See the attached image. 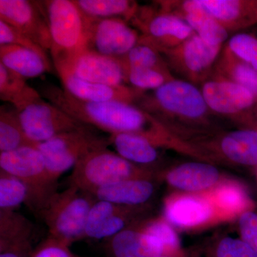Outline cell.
<instances>
[{"instance_id": "6", "label": "cell", "mask_w": 257, "mask_h": 257, "mask_svg": "<svg viewBox=\"0 0 257 257\" xmlns=\"http://www.w3.org/2000/svg\"><path fill=\"white\" fill-rule=\"evenodd\" d=\"M0 170L15 176L28 187L26 205L39 217L50 199L58 192V180L50 175L37 147L0 152Z\"/></svg>"}, {"instance_id": "5", "label": "cell", "mask_w": 257, "mask_h": 257, "mask_svg": "<svg viewBox=\"0 0 257 257\" xmlns=\"http://www.w3.org/2000/svg\"><path fill=\"white\" fill-rule=\"evenodd\" d=\"M96 200L91 193L73 185L56 193L40 216L49 236L68 246L85 239L88 216Z\"/></svg>"}, {"instance_id": "29", "label": "cell", "mask_w": 257, "mask_h": 257, "mask_svg": "<svg viewBox=\"0 0 257 257\" xmlns=\"http://www.w3.org/2000/svg\"><path fill=\"white\" fill-rule=\"evenodd\" d=\"M24 147H37L24 131L15 106L0 107V152L13 151Z\"/></svg>"}, {"instance_id": "33", "label": "cell", "mask_w": 257, "mask_h": 257, "mask_svg": "<svg viewBox=\"0 0 257 257\" xmlns=\"http://www.w3.org/2000/svg\"><path fill=\"white\" fill-rule=\"evenodd\" d=\"M135 225L144 232L157 238L165 248V254H176L183 251L178 235L165 218L145 219Z\"/></svg>"}, {"instance_id": "27", "label": "cell", "mask_w": 257, "mask_h": 257, "mask_svg": "<svg viewBox=\"0 0 257 257\" xmlns=\"http://www.w3.org/2000/svg\"><path fill=\"white\" fill-rule=\"evenodd\" d=\"M211 75L246 88L257 96V70L223 47Z\"/></svg>"}, {"instance_id": "24", "label": "cell", "mask_w": 257, "mask_h": 257, "mask_svg": "<svg viewBox=\"0 0 257 257\" xmlns=\"http://www.w3.org/2000/svg\"><path fill=\"white\" fill-rule=\"evenodd\" d=\"M202 193L214 206L219 220L240 216L253 208V203L247 192L237 182H220L212 189Z\"/></svg>"}, {"instance_id": "11", "label": "cell", "mask_w": 257, "mask_h": 257, "mask_svg": "<svg viewBox=\"0 0 257 257\" xmlns=\"http://www.w3.org/2000/svg\"><path fill=\"white\" fill-rule=\"evenodd\" d=\"M207 162L224 160L257 168V130L243 128L211 134L192 144Z\"/></svg>"}, {"instance_id": "16", "label": "cell", "mask_w": 257, "mask_h": 257, "mask_svg": "<svg viewBox=\"0 0 257 257\" xmlns=\"http://www.w3.org/2000/svg\"><path fill=\"white\" fill-rule=\"evenodd\" d=\"M164 218L171 225L194 229L219 220L214 206L203 193L172 194L165 202Z\"/></svg>"}, {"instance_id": "35", "label": "cell", "mask_w": 257, "mask_h": 257, "mask_svg": "<svg viewBox=\"0 0 257 257\" xmlns=\"http://www.w3.org/2000/svg\"><path fill=\"white\" fill-rule=\"evenodd\" d=\"M126 84L142 92L156 90L175 78L170 70L152 68H135L125 72Z\"/></svg>"}, {"instance_id": "10", "label": "cell", "mask_w": 257, "mask_h": 257, "mask_svg": "<svg viewBox=\"0 0 257 257\" xmlns=\"http://www.w3.org/2000/svg\"><path fill=\"white\" fill-rule=\"evenodd\" d=\"M15 109L27 136L37 145L87 125L44 100L41 94Z\"/></svg>"}, {"instance_id": "32", "label": "cell", "mask_w": 257, "mask_h": 257, "mask_svg": "<svg viewBox=\"0 0 257 257\" xmlns=\"http://www.w3.org/2000/svg\"><path fill=\"white\" fill-rule=\"evenodd\" d=\"M124 72L131 69L152 68L170 70L163 56L150 45L138 42L124 57L119 59ZM171 71V70H170Z\"/></svg>"}, {"instance_id": "28", "label": "cell", "mask_w": 257, "mask_h": 257, "mask_svg": "<svg viewBox=\"0 0 257 257\" xmlns=\"http://www.w3.org/2000/svg\"><path fill=\"white\" fill-rule=\"evenodd\" d=\"M81 11L88 18H120L128 23L139 9L137 2L128 0H74Z\"/></svg>"}, {"instance_id": "44", "label": "cell", "mask_w": 257, "mask_h": 257, "mask_svg": "<svg viewBox=\"0 0 257 257\" xmlns=\"http://www.w3.org/2000/svg\"><path fill=\"white\" fill-rule=\"evenodd\" d=\"M77 257H81V256H77Z\"/></svg>"}, {"instance_id": "31", "label": "cell", "mask_w": 257, "mask_h": 257, "mask_svg": "<svg viewBox=\"0 0 257 257\" xmlns=\"http://www.w3.org/2000/svg\"><path fill=\"white\" fill-rule=\"evenodd\" d=\"M34 225L16 211L0 210V248L32 241Z\"/></svg>"}, {"instance_id": "13", "label": "cell", "mask_w": 257, "mask_h": 257, "mask_svg": "<svg viewBox=\"0 0 257 257\" xmlns=\"http://www.w3.org/2000/svg\"><path fill=\"white\" fill-rule=\"evenodd\" d=\"M140 39L138 30L123 19L87 17L85 50L119 59L136 46Z\"/></svg>"}, {"instance_id": "23", "label": "cell", "mask_w": 257, "mask_h": 257, "mask_svg": "<svg viewBox=\"0 0 257 257\" xmlns=\"http://www.w3.org/2000/svg\"><path fill=\"white\" fill-rule=\"evenodd\" d=\"M154 179H131L104 186L91 193L97 200L130 207L147 205L154 193Z\"/></svg>"}, {"instance_id": "9", "label": "cell", "mask_w": 257, "mask_h": 257, "mask_svg": "<svg viewBox=\"0 0 257 257\" xmlns=\"http://www.w3.org/2000/svg\"><path fill=\"white\" fill-rule=\"evenodd\" d=\"M222 48V45H209L195 33L178 46L159 52L171 72L197 85L210 77Z\"/></svg>"}, {"instance_id": "38", "label": "cell", "mask_w": 257, "mask_h": 257, "mask_svg": "<svg viewBox=\"0 0 257 257\" xmlns=\"http://www.w3.org/2000/svg\"><path fill=\"white\" fill-rule=\"evenodd\" d=\"M5 45H18L29 49L37 52L45 60L50 62L47 51L9 24L0 20V46Z\"/></svg>"}, {"instance_id": "17", "label": "cell", "mask_w": 257, "mask_h": 257, "mask_svg": "<svg viewBox=\"0 0 257 257\" xmlns=\"http://www.w3.org/2000/svg\"><path fill=\"white\" fill-rule=\"evenodd\" d=\"M159 9L185 22L204 41L211 45H222L229 32L203 8L199 0L158 1Z\"/></svg>"}, {"instance_id": "12", "label": "cell", "mask_w": 257, "mask_h": 257, "mask_svg": "<svg viewBox=\"0 0 257 257\" xmlns=\"http://www.w3.org/2000/svg\"><path fill=\"white\" fill-rule=\"evenodd\" d=\"M131 21L140 31L139 42L158 51L178 46L195 34L183 20L158 8L139 7Z\"/></svg>"}, {"instance_id": "21", "label": "cell", "mask_w": 257, "mask_h": 257, "mask_svg": "<svg viewBox=\"0 0 257 257\" xmlns=\"http://www.w3.org/2000/svg\"><path fill=\"white\" fill-rule=\"evenodd\" d=\"M228 32L257 25V0H199Z\"/></svg>"}, {"instance_id": "4", "label": "cell", "mask_w": 257, "mask_h": 257, "mask_svg": "<svg viewBox=\"0 0 257 257\" xmlns=\"http://www.w3.org/2000/svg\"><path fill=\"white\" fill-rule=\"evenodd\" d=\"M152 167L134 164L107 147L94 150L81 159L73 167L69 185L89 193L104 186L131 179H155Z\"/></svg>"}, {"instance_id": "42", "label": "cell", "mask_w": 257, "mask_h": 257, "mask_svg": "<svg viewBox=\"0 0 257 257\" xmlns=\"http://www.w3.org/2000/svg\"><path fill=\"white\" fill-rule=\"evenodd\" d=\"M160 257H187V256L184 251H182V252L176 253V254H165Z\"/></svg>"}, {"instance_id": "19", "label": "cell", "mask_w": 257, "mask_h": 257, "mask_svg": "<svg viewBox=\"0 0 257 257\" xmlns=\"http://www.w3.org/2000/svg\"><path fill=\"white\" fill-rule=\"evenodd\" d=\"M83 80L111 86L126 85V76L119 59L84 50L71 72Z\"/></svg>"}, {"instance_id": "25", "label": "cell", "mask_w": 257, "mask_h": 257, "mask_svg": "<svg viewBox=\"0 0 257 257\" xmlns=\"http://www.w3.org/2000/svg\"><path fill=\"white\" fill-rule=\"evenodd\" d=\"M0 63L26 79L52 70L50 61L34 51L15 45L0 46Z\"/></svg>"}, {"instance_id": "36", "label": "cell", "mask_w": 257, "mask_h": 257, "mask_svg": "<svg viewBox=\"0 0 257 257\" xmlns=\"http://www.w3.org/2000/svg\"><path fill=\"white\" fill-rule=\"evenodd\" d=\"M225 47L236 57L257 70V38L246 33L231 37Z\"/></svg>"}, {"instance_id": "2", "label": "cell", "mask_w": 257, "mask_h": 257, "mask_svg": "<svg viewBox=\"0 0 257 257\" xmlns=\"http://www.w3.org/2000/svg\"><path fill=\"white\" fill-rule=\"evenodd\" d=\"M135 104L189 145L216 133L201 89L183 79L175 78L152 93L145 92Z\"/></svg>"}, {"instance_id": "14", "label": "cell", "mask_w": 257, "mask_h": 257, "mask_svg": "<svg viewBox=\"0 0 257 257\" xmlns=\"http://www.w3.org/2000/svg\"><path fill=\"white\" fill-rule=\"evenodd\" d=\"M147 205L130 207L96 200L88 216L85 239L106 240L146 219Z\"/></svg>"}, {"instance_id": "43", "label": "cell", "mask_w": 257, "mask_h": 257, "mask_svg": "<svg viewBox=\"0 0 257 257\" xmlns=\"http://www.w3.org/2000/svg\"><path fill=\"white\" fill-rule=\"evenodd\" d=\"M256 121H257V109H256Z\"/></svg>"}, {"instance_id": "3", "label": "cell", "mask_w": 257, "mask_h": 257, "mask_svg": "<svg viewBox=\"0 0 257 257\" xmlns=\"http://www.w3.org/2000/svg\"><path fill=\"white\" fill-rule=\"evenodd\" d=\"M46 19L51 38L50 54L57 73L71 72L85 50L87 17L74 0L37 1Z\"/></svg>"}, {"instance_id": "22", "label": "cell", "mask_w": 257, "mask_h": 257, "mask_svg": "<svg viewBox=\"0 0 257 257\" xmlns=\"http://www.w3.org/2000/svg\"><path fill=\"white\" fill-rule=\"evenodd\" d=\"M104 241L111 257H160L165 254L160 241L135 224Z\"/></svg>"}, {"instance_id": "18", "label": "cell", "mask_w": 257, "mask_h": 257, "mask_svg": "<svg viewBox=\"0 0 257 257\" xmlns=\"http://www.w3.org/2000/svg\"><path fill=\"white\" fill-rule=\"evenodd\" d=\"M58 74L64 90L82 101H120L135 104L145 93L127 85L111 86L87 82L72 72H62Z\"/></svg>"}, {"instance_id": "40", "label": "cell", "mask_w": 257, "mask_h": 257, "mask_svg": "<svg viewBox=\"0 0 257 257\" xmlns=\"http://www.w3.org/2000/svg\"><path fill=\"white\" fill-rule=\"evenodd\" d=\"M241 239L257 253V214L253 210L245 211L239 218Z\"/></svg>"}, {"instance_id": "20", "label": "cell", "mask_w": 257, "mask_h": 257, "mask_svg": "<svg viewBox=\"0 0 257 257\" xmlns=\"http://www.w3.org/2000/svg\"><path fill=\"white\" fill-rule=\"evenodd\" d=\"M171 187L187 193H202L220 182V172L209 162H191L181 164L165 174Z\"/></svg>"}, {"instance_id": "39", "label": "cell", "mask_w": 257, "mask_h": 257, "mask_svg": "<svg viewBox=\"0 0 257 257\" xmlns=\"http://www.w3.org/2000/svg\"><path fill=\"white\" fill-rule=\"evenodd\" d=\"M32 257H77L69 246L59 240L47 236L34 249Z\"/></svg>"}, {"instance_id": "41", "label": "cell", "mask_w": 257, "mask_h": 257, "mask_svg": "<svg viewBox=\"0 0 257 257\" xmlns=\"http://www.w3.org/2000/svg\"><path fill=\"white\" fill-rule=\"evenodd\" d=\"M34 249L32 241L15 243L0 248V257H32Z\"/></svg>"}, {"instance_id": "15", "label": "cell", "mask_w": 257, "mask_h": 257, "mask_svg": "<svg viewBox=\"0 0 257 257\" xmlns=\"http://www.w3.org/2000/svg\"><path fill=\"white\" fill-rule=\"evenodd\" d=\"M0 20L9 24L45 51H50L48 25L37 1L0 0Z\"/></svg>"}, {"instance_id": "37", "label": "cell", "mask_w": 257, "mask_h": 257, "mask_svg": "<svg viewBox=\"0 0 257 257\" xmlns=\"http://www.w3.org/2000/svg\"><path fill=\"white\" fill-rule=\"evenodd\" d=\"M207 257H257V253L241 239L224 237L209 248Z\"/></svg>"}, {"instance_id": "7", "label": "cell", "mask_w": 257, "mask_h": 257, "mask_svg": "<svg viewBox=\"0 0 257 257\" xmlns=\"http://www.w3.org/2000/svg\"><path fill=\"white\" fill-rule=\"evenodd\" d=\"M109 145V138L99 136L93 126L87 124L37 144V148L41 152L50 175L58 180L62 174L88 154Z\"/></svg>"}, {"instance_id": "1", "label": "cell", "mask_w": 257, "mask_h": 257, "mask_svg": "<svg viewBox=\"0 0 257 257\" xmlns=\"http://www.w3.org/2000/svg\"><path fill=\"white\" fill-rule=\"evenodd\" d=\"M40 93L74 119L111 135L130 133L150 140L159 148L172 150L177 139L165 125L136 104L80 100L50 83L42 84Z\"/></svg>"}, {"instance_id": "30", "label": "cell", "mask_w": 257, "mask_h": 257, "mask_svg": "<svg viewBox=\"0 0 257 257\" xmlns=\"http://www.w3.org/2000/svg\"><path fill=\"white\" fill-rule=\"evenodd\" d=\"M40 93L27 84L26 79L0 63V99L18 108Z\"/></svg>"}, {"instance_id": "8", "label": "cell", "mask_w": 257, "mask_h": 257, "mask_svg": "<svg viewBox=\"0 0 257 257\" xmlns=\"http://www.w3.org/2000/svg\"><path fill=\"white\" fill-rule=\"evenodd\" d=\"M201 92L214 114L239 121L257 130V96L247 89L211 75L201 84Z\"/></svg>"}, {"instance_id": "34", "label": "cell", "mask_w": 257, "mask_h": 257, "mask_svg": "<svg viewBox=\"0 0 257 257\" xmlns=\"http://www.w3.org/2000/svg\"><path fill=\"white\" fill-rule=\"evenodd\" d=\"M29 197L28 187L16 177L0 170V210L15 211Z\"/></svg>"}, {"instance_id": "26", "label": "cell", "mask_w": 257, "mask_h": 257, "mask_svg": "<svg viewBox=\"0 0 257 257\" xmlns=\"http://www.w3.org/2000/svg\"><path fill=\"white\" fill-rule=\"evenodd\" d=\"M109 140L118 155L136 165L152 167L160 157V148L140 135L114 134L109 137Z\"/></svg>"}]
</instances>
